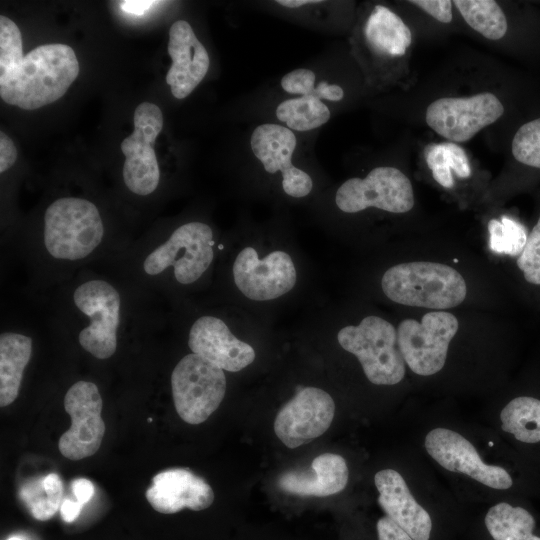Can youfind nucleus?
<instances>
[{"instance_id": "1", "label": "nucleus", "mask_w": 540, "mask_h": 540, "mask_svg": "<svg viewBox=\"0 0 540 540\" xmlns=\"http://www.w3.org/2000/svg\"><path fill=\"white\" fill-rule=\"evenodd\" d=\"M78 74L79 63L70 46L41 45L0 75V96L7 104L34 110L60 99Z\"/></svg>"}, {"instance_id": "2", "label": "nucleus", "mask_w": 540, "mask_h": 540, "mask_svg": "<svg viewBox=\"0 0 540 540\" xmlns=\"http://www.w3.org/2000/svg\"><path fill=\"white\" fill-rule=\"evenodd\" d=\"M106 230L98 207L81 197H61L44 212L42 243L46 261L75 265L92 259L104 246Z\"/></svg>"}, {"instance_id": "3", "label": "nucleus", "mask_w": 540, "mask_h": 540, "mask_svg": "<svg viewBox=\"0 0 540 540\" xmlns=\"http://www.w3.org/2000/svg\"><path fill=\"white\" fill-rule=\"evenodd\" d=\"M71 303L80 320L77 340L81 348L96 359L111 358L126 325L125 299L119 287L103 277H88L73 288Z\"/></svg>"}, {"instance_id": "4", "label": "nucleus", "mask_w": 540, "mask_h": 540, "mask_svg": "<svg viewBox=\"0 0 540 540\" xmlns=\"http://www.w3.org/2000/svg\"><path fill=\"white\" fill-rule=\"evenodd\" d=\"M212 228L201 221H190L177 227L159 244L148 246L138 258V272L144 280H157L171 273L180 285L195 283L214 259Z\"/></svg>"}, {"instance_id": "5", "label": "nucleus", "mask_w": 540, "mask_h": 540, "mask_svg": "<svg viewBox=\"0 0 540 540\" xmlns=\"http://www.w3.org/2000/svg\"><path fill=\"white\" fill-rule=\"evenodd\" d=\"M381 287L393 302L430 309L458 306L467 293L465 280L457 270L429 261L406 262L390 267L382 277Z\"/></svg>"}, {"instance_id": "6", "label": "nucleus", "mask_w": 540, "mask_h": 540, "mask_svg": "<svg viewBox=\"0 0 540 540\" xmlns=\"http://www.w3.org/2000/svg\"><path fill=\"white\" fill-rule=\"evenodd\" d=\"M340 346L359 360L367 379L376 385H395L405 375L397 330L378 316H367L358 325L343 327L337 334Z\"/></svg>"}, {"instance_id": "7", "label": "nucleus", "mask_w": 540, "mask_h": 540, "mask_svg": "<svg viewBox=\"0 0 540 540\" xmlns=\"http://www.w3.org/2000/svg\"><path fill=\"white\" fill-rule=\"evenodd\" d=\"M412 33L402 18L383 4L374 5L357 24L352 36L353 52L373 82L387 79V66L402 58Z\"/></svg>"}, {"instance_id": "8", "label": "nucleus", "mask_w": 540, "mask_h": 540, "mask_svg": "<svg viewBox=\"0 0 540 540\" xmlns=\"http://www.w3.org/2000/svg\"><path fill=\"white\" fill-rule=\"evenodd\" d=\"M224 370L190 353L171 373V390L175 409L189 424H200L219 407L226 393Z\"/></svg>"}, {"instance_id": "9", "label": "nucleus", "mask_w": 540, "mask_h": 540, "mask_svg": "<svg viewBox=\"0 0 540 540\" xmlns=\"http://www.w3.org/2000/svg\"><path fill=\"white\" fill-rule=\"evenodd\" d=\"M457 318L446 311L426 313L421 322L403 320L397 329L398 345L405 363L418 375L439 372L446 361L449 343L458 331Z\"/></svg>"}, {"instance_id": "10", "label": "nucleus", "mask_w": 540, "mask_h": 540, "mask_svg": "<svg viewBox=\"0 0 540 540\" xmlns=\"http://www.w3.org/2000/svg\"><path fill=\"white\" fill-rule=\"evenodd\" d=\"M335 203L345 213L374 207L390 213H406L414 206L411 181L392 166L373 168L364 178L344 181L336 191Z\"/></svg>"}, {"instance_id": "11", "label": "nucleus", "mask_w": 540, "mask_h": 540, "mask_svg": "<svg viewBox=\"0 0 540 540\" xmlns=\"http://www.w3.org/2000/svg\"><path fill=\"white\" fill-rule=\"evenodd\" d=\"M133 121V133L121 143L125 156L123 180L132 193L148 196L160 181L154 144L163 128V114L157 105L143 102L135 109Z\"/></svg>"}, {"instance_id": "12", "label": "nucleus", "mask_w": 540, "mask_h": 540, "mask_svg": "<svg viewBox=\"0 0 540 540\" xmlns=\"http://www.w3.org/2000/svg\"><path fill=\"white\" fill-rule=\"evenodd\" d=\"M504 113L501 101L490 92L469 97H444L426 110L427 125L450 142H466L496 122Z\"/></svg>"}, {"instance_id": "13", "label": "nucleus", "mask_w": 540, "mask_h": 540, "mask_svg": "<svg viewBox=\"0 0 540 540\" xmlns=\"http://www.w3.org/2000/svg\"><path fill=\"white\" fill-rule=\"evenodd\" d=\"M64 408L71 418V427L59 439L60 453L70 460L94 455L105 433L97 385L85 380L75 382L65 394Z\"/></svg>"}, {"instance_id": "14", "label": "nucleus", "mask_w": 540, "mask_h": 540, "mask_svg": "<svg viewBox=\"0 0 540 540\" xmlns=\"http://www.w3.org/2000/svg\"><path fill=\"white\" fill-rule=\"evenodd\" d=\"M249 144L253 156L267 173L280 174L285 194L302 198L311 193V176L293 161L297 148L295 132L279 123H262L251 132Z\"/></svg>"}, {"instance_id": "15", "label": "nucleus", "mask_w": 540, "mask_h": 540, "mask_svg": "<svg viewBox=\"0 0 540 540\" xmlns=\"http://www.w3.org/2000/svg\"><path fill=\"white\" fill-rule=\"evenodd\" d=\"M235 285L254 301L276 299L295 285L297 274L292 258L284 251H273L260 259L253 247H245L233 263Z\"/></svg>"}, {"instance_id": "16", "label": "nucleus", "mask_w": 540, "mask_h": 540, "mask_svg": "<svg viewBox=\"0 0 540 540\" xmlns=\"http://www.w3.org/2000/svg\"><path fill=\"white\" fill-rule=\"evenodd\" d=\"M334 414L335 403L326 391L303 387L277 413L274 431L284 445L297 448L325 433Z\"/></svg>"}, {"instance_id": "17", "label": "nucleus", "mask_w": 540, "mask_h": 540, "mask_svg": "<svg viewBox=\"0 0 540 540\" xmlns=\"http://www.w3.org/2000/svg\"><path fill=\"white\" fill-rule=\"evenodd\" d=\"M428 454L443 468L468 475L494 489H508L513 481L502 467L482 461L476 448L459 433L446 428H435L425 437Z\"/></svg>"}, {"instance_id": "18", "label": "nucleus", "mask_w": 540, "mask_h": 540, "mask_svg": "<svg viewBox=\"0 0 540 540\" xmlns=\"http://www.w3.org/2000/svg\"><path fill=\"white\" fill-rule=\"evenodd\" d=\"M168 53L172 63L166 83L176 99H184L205 78L210 67L209 54L186 20H177L171 25Z\"/></svg>"}, {"instance_id": "19", "label": "nucleus", "mask_w": 540, "mask_h": 540, "mask_svg": "<svg viewBox=\"0 0 540 540\" xmlns=\"http://www.w3.org/2000/svg\"><path fill=\"white\" fill-rule=\"evenodd\" d=\"M188 346L192 353L229 372H238L255 359L253 347L236 338L222 319L211 315L194 321Z\"/></svg>"}, {"instance_id": "20", "label": "nucleus", "mask_w": 540, "mask_h": 540, "mask_svg": "<svg viewBox=\"0 0 540 540\" xmlns=\"http://www.w3.org/2000/svg\"><path fill=\"white\" fill-rule=\"evenodd\" d=\"M146 499L154 510L173 514L184 508L200 511L214 501L211 486L188 468H171L153 477Z\"/></svg>"}, {"instance_id": "21", "label": "nucleus", "mask_w": 540, "mask_h": 540, "mask_svg": "<svg viewBox=\"0 0 540 540\" xmlns=\"http://www.w3.org/2000/svg\"><path fill=\"white\" fill-rule=\"evenodd\" d=\"M374 483L379 492L378 503L387 516L414 540H429L431 517L415 500L401 474L393 469L380 470Z\"/></svg>"}, {"instance_id": "22", "label": "nucleus", "mask_w": 540, "mask_h": 540, "mask_svg": "<svg viewBox=\"0 0 540 540\" xmlns=\"http://www.w3.org/2000/svg\"><path fill=\"white\" fill-rule=\"evenodd\" d=\"M349 470L338 454L324 453L315 457L309 469L292 470L278 478L282 491L301 497H326L342 491L347 485Z\"/></svg>"}, {"instance_id": "23", "label": "nucleus", "mask_w": 540, "mask_h": 540, "mask_svg": "<svg viewBox=\"0 0 540 540\" xmlns=\"http://www.w3.org/2000/svg\"><path fill=\"white\" fill-rule=\"evenodd\" d=\"M33 339L19 331L0 334V405L12 404L19 395L24 371L31 359Z\"/></svg>"}, {"instance_id": "24", "label": "nucleus", "mask_w": 540, "mask_h": 540, "mask_svg": "<svg viewBox=\"0 0 540 540\" xmlns=\"http://www.w3.org/2000/svg\"><path fill=\"white\" fill-rule=\"evenodd\" d=\"M275 117L293 132H309L327 124L331 111L326 102L316 97L290 96L277 104Z\"/></svg>"}, {"instance_id": "25", "label": "nucleus", "mask_w": 540, "mask_h": 540, "mask_svg": "<svg viewBox=\"0 0 540 540\" xmlns=\"http://www.w3.org/2000/svg\"><path fill=\"white\" fill-rule=\"evenodd\" d=\"M485 525L494 540H540L533 535V516L522 507L506 502L492 506L486 516Z\"/></svg>"}, {"instance_id": "26", "label": "nucleus", "mask_w": 540, "mask_h": 540, "mask_svg": "<svg viewBox=\"0 0 540 540\" xmlns=\"http://www.w3.org/2000/svg\"><path fill=\"white\" fill-rule=\"evenodd\" d=\"M501 428L524 443L540 441V400L529 396L512 399L501 411Z\"/></svg>"}, {"instance_id": "27", "label": "nucleus", "mask_w": 540, "mask_h": 540, "mask_svg": "<svg viewBox=\"0 0 540 540\" xmlns=\"http://www.w3.org/2000/svg\"><path fill=\"white\" fill-rule=\"evenodd\" d=\"M63 484L56 473L27 481L19 489V498L39 521L52 518L60 509Z\"/></svg>"}, {"instance_id": "28", "label": "nucleus", "mask_w": 540, "mask_h": 540, "mask_svg": "<svg viewBox=\"0 0 540 540\" xmlns=\"http://www.w3.org/2000/svg\"><path fill=\"white\" fill-rule=\"evenodd\" d=\"M425 158L434 180L444 188L450 189L454 186L452 170L460 178L471 175L466 152L454 142L429 145L425 150Z\"/></svg>"}, {"instance_id": "29", "label": "nucleus", "mask_w": 540, "mask_h": 540, "mask_svg": "<svg viewBox=\"0 0 540 540\" xmlns=\"http://www.w3.org/2000/svg\"><path fill=\"white\" fill-rule=\"evenodd\" d=\"M453 4L465 22L485 38L499 40L505 36L507 19L496 1L456 0Z\"/></svg>"}, {"instance_id": "30", "label": "nucleus", "mask_w": 540, "mask_h": 540, "mask_svg": "<svg viewBox=\"0 0 540 540\" xmlns=\"http://www.w3.org/2000/svg\"><path fill=\"white\" fill-rule=\"evenodd\" d=\"M282 91L290 96L309 95L324 102H339L344 96V89L326 80H320L309 68H296L280 79Z\"/></svg>"}, {"instance_id": "31", "label": "nucleus", "mask_w": 540, "mask_h": 540, "mask_svg": "<svg viewBox=\"0 0 540 540\" xmlns=\"http://www.w3.org/2000/svg\"><path fill=\"white\" fill-rule=\"evenodd\" d=\"M488 231L494 252L516 256L523 251L527 234L521 223L504 216L500 220L492 219Z\"/></svg>"}, {"instance_id": "32", "label": "nucleus", "mask_w": 540, "mask_h": 540, "mask_svg": "<svg viewBox=\"0 0 540 540\" xmlns=\"http://www.w3.org/2000/svg\"><path fill=\"white\" fill-rule=\"evenodd\" d=\"M511 150L518 162L540 169V118L523 124L517 130Z\"/></svg>"}, {"instance_id": "33", "label": "nucleus", "mask_w": 540, "mask_h": 540, "mask_svg": "<svg viewBox=\"0 0 540 540\" xmlns=\"http://www.w3.org/2000/svg\"><path fill=\"white\" fill-rule=\"evenodd\" d=\"M24 58L18 26L6 16H0V75L17 66Z\"/></svg>"}, {"instance_id": "34", "label": "nucleus", "mask_w": 540, "mask_h": 540, "mask_svg": "<svg viewBox=\"0 0 540 540\" xmlns=\"http://www.w3.org/2000/svg\"><path fill=\"white\" fill-rule=\"evenodd\" d=\"M517 266L523 272L527 282L540 285V217L527 236L524 249L517 260Z\"/></svg>"}, {"instance_id": "35", "label": "nucleus", "mask_w": 540, "mask_h": 540, "mask_svg": "<svg viewBox=\"0 0 540 540\" xmlns=\"http://www.w3.org/2000/svg\"><path fill=\"white\" fill-rule=\"evenodd\" d=\"M409 3L418 6L423 11L442 23H449L453 18L452 1L449 0H413Z\"/></svg>"}, {"instance_id": "36", "label": "nucleus", "mask_w": 540, "mask_h": 540, "mask_svg": "<svg viewBox=\"0 0 540 540\" xmlns=\"http://www.w3.org/2000/svg\"><path fill=\"white\" fill-rule=\"evenodd\" d=\"M376 528L378 540H414L388 516L381 517Z\"/></svg>"}, {"instance_id": "37", "label": "nucleus", "mask_w": 540, "mask_h": 540, "mask_svg": "<svg viewBox=\"0 0 540 540\" xmlns=\"http://www.w3.org/2000/svg\"><path fill=\"white\" fill-rule=\"evenodd\" d=\"M17 159V149L12 140L4 133H0V173L7 171Z\"/></svg>"}, {"instance_id": "38", "label": "nucleus", "mask_w": 540, "mask_h": 540, "mask_svg": "<svg viewBox=\"0 0 540 540\" xmlns=\"http://www.w3.org/2000/svg\"><path fill=\"white\" fill-rule=\"evenodd\" d=\"M71 488L76 497V501L83 505L87 503L94 494V485L86 478H77L73 480Z\"/></svg>"}, {"instance_id": "39", "label": "nucleus", "mask_w": 540, "mask_h": 540, "mask_svg": "<svg viewBox=\"0 0 540 540\" xmlns=\"http://www.w3.org/2000/svg\"><path fill=\"white\" fill-rule=\"evenodd\" d=\"M82 507L83 504L79 503L78 501L64 499L60 506V514L62 519L67 523L73 522L81 513Z\"/></svg>"}, {"instance_id": "40", "label": "nucleus", "mask_w": 540, "mask_h": 540, "mask_svg": "<svg viewBox=\"0 0 540 540\" xmlns=\"http://www.w3.org/2000/svg\"><path fill=\"white\" fill-rule=\"evenodd\" d=\"M155 3L159 2L150 0H125L120 2V6L127 13L142 15Z\"/></svg>"}, {"instance_id": "41", "label": "nucleus", "mask_w": 540, "mask_h": 540, "mask_svg": "<svg viewBox=\"0 0 540 540\" xmlns=\"http://www.w3.org/2000/svg\"><path fill=\"white\" fill-rule=\"evenodd\" d=\"M7 540H23L22 538L20 537H17V536H13V537H10L9 539Z\"/></svg>"}]
</instances>
